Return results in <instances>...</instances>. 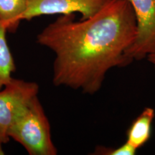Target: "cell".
I'll use <instances>...</instances> for the list:
<instances>
[{
    "mask_svg": "<svg viewBox=\"0 0 155 155\" xmlns=\"http://www.w3.org/2000/svg\"><path fill=\"white\" fill-rule=\"evenodd\" d=\"M61 15L37 36L55 54L53 82L94 95L106 73L129 65L126 56L137 35L134 12L128 0H113L94 16L75 21Z\"/></svg>",
    "mask_w": 155,
    "mask_h": 155,
    "instance_id": "1",
    "label": "cell"
},
{
    "mask_svg": "<svg viewBox=\"0 0 155 155\" xmlns=\"http://www.w3.org/2000/svg\"><path fill=\"white\" fill-rule=\"evenodd\" d=\"M30 155H56L58 150L51 137L50 125L42 106L35 96L19 112L8 132Z\"/></svg>",
    "mask_w": 155,
    "mask_h": 155,
    "instance_id": "2",
    "label": "cell"
},
{
    "mask_svg": "<svg viewBox=\"0 0 155 155\" xmlns=\"http://www.w3.org/2000/svg\"><path fill=\"white\" fill-rule=\"evenodd\" d=\"M38 92L36 83L15 78L0 90V141L3 144L9 140L8 132L15 117Z\"/></svg>",
    "mask_w": 155,
    "mask_h": 155,
    "instance_id": "3",
    "label": "cell"
},
{
    "mask_svg": "<svg viewBox=\"0 0 155 155\" xmlns=\"http://www.w3.org/2000/svg\"><path fill=\"white\" fill-rule=\"evenodd\" d=\"M134 12L137 35L126 56L129 64L155 53V0H128Z\"/></svg>",
    "mask_w": 155,
    "mask_h": 155,
    "instance_id": "4",
    "label": "cell"
},
{
    "mask_svg": "<svg viewBox=\"0 0 155 155\" xmlns=\"http://www.w3.org/2000/svg\"><path fill=\"white\" fill-rule=\"evenodd\" d=\"M113 0H27L22 20L42 15H66L80 13L81 20L94 16Z\"/></svg>",
    "mask_w": 155,
    "mask_h": 155,
    "instance_id": "5",
    "label": "cell"
},
{
    "mask_svg": "<svg viewBox=\"0 0 155 155\" xmlns=\"http://www.w3.org/2000/svg\"><path fill=\"white\" fill-rule=\"evenodd\" d=\"M154 117V108H144L128 129L127 142L134 147L136 150L144 146L151 138L152 123Z\"/></svg>",
    "mask_w": 155,
    "mask_h": 155,
    "instance_id": "6",
    "label": "cell"
},
{
    "mask_svg": "<svg viewBox=\"0 0 155 155\" xmlns=\"http://www.w3.org/2000/svg\"><path fill=\"white\" fill-rule=\"evenodd\" d=\"M26 9L27 0H0V22L7 32H16Z\"/></svg>",
    "mask_w": 155,
    "mask_h": 155,
    "instance_id": "7",
    "label": "cell"
},
{
    "mask_svg": "<svg viewBox=\"0 0 155 155\" xmlns=\"http://www.w3.org/2000/svg\"><path fill=\"white\" fill-rule=\"evenodd\" d=\"M7 29L0 22V90L10 81L16 66L7 40Z\"/></svg>",
    "mask_w": 155,
    "mask_h": 155,
    "instance_id": "8",
    "label": "cell"
},
{
    "mask_svg": "<svg viewBox=\"0 0 155 155\" xmlns=\"http://www.w3.org/2000/svg\"><path fill=\"white\" fill-rule=\"evenodd\" d=\"M134 147L126 142L117 148H108L104 146H97L93 154L96 155H134L137 152Z\"/></svg>",
    "mask_w": 155,
    "mask_h": 155,
    "instance_id": "9",
    "label": "cell"
},
{
    "mask_svg": "<svg viewBox=\"0 0 155 155\" xmlns=\"http://www.w3.org/2000/svg\"><path fill=\"white\" fill-rule=\"evenodd\" d=\"M147 59H148V61L153 65V68H154L155 71V53L149 55L147 56Z\"/></svg>",
    "mask_w": 155,
    "mask_h": 155,
    "instance_id": "10",
    "label": "cell"
},
{
    "mask_svg": "<svg viewBox=\"0 0 155 155\" xmlns=\"http://www.w3.org/2000/svg\"><path fill=\"white\" fill-rule=\"evenodd\" d=\"M2 144H4L3 143L0 141V155L5 154V152H4V150H3V149H2Z\"/></svg>",
    "mask_w": 155,
    "mask_h": 155,
    "instance_id": "11",
    "label": "cell"
}]
</instances>
